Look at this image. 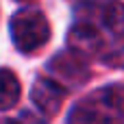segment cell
Wrapping results in <instances>:
<instances>
[{
    "label": "cell",
    "instance_id": "obj_4",
    "mask_svg": "<svg viewBox=\"0 0 124 124\" xmlns=\"http://www.w3.org/2000/svg\"><path fill=\"white\" fill-rule=\"evenodd\" d=\"M31 98L35 102V107L44 113V116H54L63 100H65V89L63 85H59L54 78H48V76H39L31 89Z\"/></svg>",
    "mask_w": 124,
    "mask_h": 124
},
{
    "label": "cell",
    "instance_id": "obj_3",
    "mask_svg": "<svg viewBox=\"0 0 124 124\" xmlns=\"http://www.w3.org/2000/svg\"><path fill=\"white\" fill-rule=\"evenodd\" d=\"M68 46L78 57H96L105 50V37L92 26V22H78L68 33Z\"/></svg>",
    "mask_w": 124,
    "mask_h": 124
},
{
    "label": "cell",
    "instance_id": "obj_8",
    "mask_svg": "<svg viewBox=\"0 0 124 124\" xmlns=\"http://www.w3.org/2000/svg\"><path fill=\"white\" fill-rule=\"evenodd\" d=\"M20 2H28V0H20Z\"/></svg>",
    "mask_w": 124,
    "mask_h": 124
},
{
    "label": "cell",
    "instance_id": "obj_6",
    "mask_svg": "<svg viewBox=\"0 0 124 124\" xmlns=\"http://www.w3.org/2000/svg\"><path fill=\"white\" fill-rule=\"evenodd\" d=\"M17 100H20V81H17V76L11 70L0 68V111L11 109Z\"/></svg>",
    "mask_w": 124,
    "mask_h": 124
},
{
    "label": "cell",
    "instance_id": "obj_1",
    "mask_svg": "<svg viewBox=\"0 0 124 124\" xmlns=\"http://www.w3.org/2000/svg\"><path fill=\"white\" fill-rule=\"evenodd\" d=\"M124 116V85L116 83L78 100L68 116V124H116Z\"/></svg>",
    "mask_w": 124,
    "mask_h": 124
},
{
    "label": "cell",
    "instance_id": "obj_5",
    "mask_svg": "<svg viewBox=\"0 0 124 124\" xmlns=\"http://www.w3.org/2000/svg\"><path fill=\"white\" fill-rule=\"evenodd\" d=\"M50 70L59 78H65L68 83H74V85L87 81V70L81 63V57L74 54V52H61V54H57L50 61Z\"/></svg>",
    "mask_w": 124,
    "mask_h": 124
},
{
    "label": "cell",
    "instance_id": "obj_2",
    "mask_svg": "<svg viewBox=\"0 0 124 124\" xmlns=\"http://www.w3.org/2000/svg\"><path fill=\"white\" fill-rule=\"evenodd\" d=\"M11 37L20 52H35L50 39V24L41 11L22 9L11 17Z\"/></svg>",
    "mask_w": 124,
    "mask_h": 124
},
{
    "label": "cell",
    "instance_id": "obj_7",
    "mask_svg": "<svg viewBox=\"0 0 124 124\" xmlns=\"http://www.w3.org/2000/svg\"><path fill=\"white\" fill-rule=\"evenodd\" d=\"M0 124H20V122H15V120H0Z\"/></svg>",
    "mask_w": 124,
    "mask_h": 124
}]
</instances>
